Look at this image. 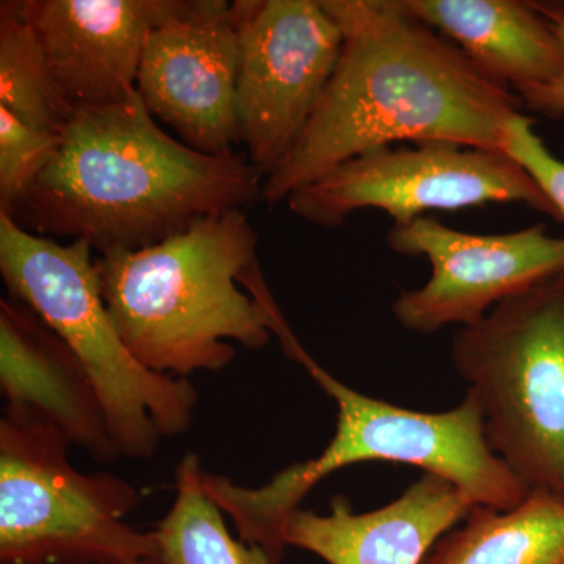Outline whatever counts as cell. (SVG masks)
<instances>
[{
	"label": "cell",
	"instance_id": "cell-1",
	"mask_svg": "<svg viewBox=\"0 0 564 564\" xmlns=\"http://www.w3.org/2000/svg\"><path fill=\"white\" fill-rule=\"evenodd\" d=\"M343 31L339 62L313 118L262 199L293 192L340 163L393 144L445 143L505 151L522 101L397 0H322Z\"/></svg>",
	"mask_w": 564,
	"mask_h": 564
},
{
	"label": "cell",
	"instance_id": "cell-2",
	"mask_svg": "<svg viewBox=\"0 0 564 564\" xmlns=\"http://www.w3.org/2000/svg\"><path fill=\"white\" fill-rule=\"evenodd\" d=\"M263 182L248 158L203 154L174 140L137 95L76 107L13 218L36 236L88 240L99 256L135 251L207 215L250 206Z\"/></svg>",
	"mask_w": 564,
	"mask_h": 564
},
{
	"label": "cell",
	"instance_id": "cell-3",
	"mask_svg": "<svg viewBox=\"0 0 564 564\" xmlns=\"http://www.w3.org/2000/svg\"><path fill=\"white\" fill-rule=\"evenodd\" d=\"M104 302L133 358L155 373L220 372L234 344L261 350L273 336L304 355L278 304L250 292L262 278L258 232L243 209L207 215L152 247L96 258Z\"/></svg>",
	"mask_w": 564,
	"mask_h": 564
},
{
	"label": "cell",
	"instance_id": "cell-4",
	"mask_svg": "<svg viewBox=\"0 0 564 564\" xmlns=\"http://www.w3.org/2000/svg\"><path fill=\"white\" fill-rule=\"evenodd\" d=\"M302 366L337 406L336 432L322 454L285 467L258 488L203 473L204 488L231 518L237 536L262 547L274 564L284 558L285 524L304 497L329 475L355 464L415 466L452 481L478 507L496 510L518 507L532 491L494 454L473 393L452 410L423 413L355 391L311 356Z\"/></svg>",
	"mask_w": 564,
	"mask_h": 564
},
{
	"label": "cell",
	"instance_id": "cell-5",
	"mask_svg": "<svg viewBox=\"0 0 564 564\" xmlns=\"http://www.w3.org/2000/svg\"><path fill=\"white\" fill-rule=\"evenodd\" d=\"M93 252L88 240L58 243L0 214V274L11 300L31 307L90 375L122 458L150 459L162 440L191 429L198 393L188 378L133 358L104 302Z\"/></svg>",
	"mask_w": 564,
	"mask_h": 564
},
{
	"label": "cell",
	"instance_id": "cell-6",
	"mask_svg": "<svg viewBox=\"0 0 564 564\" xmlns=\"http://www.w3.org/2000/svg\"><path fill=\"white\" fill-rule=\"evenodd\" d=\"M452 364L494 454L530 489L564 497V270L459 328Z\"/></svg>",
	"mask_w": 564,
	"mask_h": 564
},
{
	"label": "cell",
	"instance_id": "cell-7",
	"mask_svg": "<svg viewBox=\"0 0 564 564\" xmlns=\"http://www.w3.org/2000/svg\"><path fill=\"white\" fill-rule=\"evenodd\" d=\"M69 445L0 421V562L137 564L159 556L154 533L124 521L139 492L117 475L84 474Z\"/></svg>",
	"mask_w": 564,
	"mask_h": 564
},
{
	"label": "cell",
	"instance_id": "cell-8",
	"mask_svg": "<svg viewBox=\"0 0 564 564\" xmlns=\"http://www.w3.org/2000/svg\"><path fill=\"white\" fill-rule=\"evenodd\" d=\"M289 210L322 228H337L359 210H383L393 225L430 210L524 204L560 221L530 174L500 150L445 141L399 144L340 163L285 199Z\"/></svg>",
	"mask_w": 564,
	"mask_h": 564
},
{
	"label": "cell",
	"instance_id": "cell-9",
	"mask_svg": "<svg viewBox=\"0 0 564 564\" xmlns=\"http://www.w3.org/2000/svg\"><path fill=\"white\" fill-rule=\"evenodd\" d=\"M236 109L248 161L280 169L332 79L344 36L322 0H239Z\"/></svg>",
	"mask_w": 564,
	"mask_h": 564
},
{
	"label": "cell",
	"instance_id": "cell-10",
	"mask_svg": "<svg viewBox=\"0 0 564 564\" xmlns=\"http://www.w3.org/2000/svg\"><path fill=\"white\" fill-rule=\"evenodd\" d=\"M386 245L432 267L425 285L400 293L391 307L395 322L415 334L477 325L497 304L564 270V237L549 236L543 225L475 234L421 217L393 225Z\"/></svg>",
	"mask_w": 564,
	"mask_h": 564
},
{
	"label": "cell",
	"instance_id": "cell-11",
	"mask_svg": "<svg viewBox=\"0 0 564 564\" xmlns=\"http://www.w3.org/2000/svg\"><path fill=\"white\" fill-rule=\"evenodd\" d=\"M239 51L232 3L181 0L144 46L137 76L141 101L193 150L232 154L240 143Z\"/></svg>",
	"mask_w": 564,
	"mask_h": 564
},
{
	"label": "cell",
	"instance_id": "cell-12",
	"mask_svg": "<svg viewBox=\"0 0 564 564\" xmlns=\"http://www.w3.org/2000/svg\"><path fill=\"white\" fill-rule=\"evenodd\" d=\"M2 419L57 437L95 462L122 458L101 397L68 345L31 307L0 300Z\"/></svg>",
	"mask_w": 564,
	"mask_h": 564
},
{
	"label": "cell",
	"instance_id": "cell-13",
	"mask_svg": "<svg viewBox=\"0 0 564 564\" xmlns=\"http://www.w3.org/2000/svg\"><path fill=\"white\" fill-rule=\"evenodd\" d=\"M181 0H28L21 13L39 36L58 91L73 109L135 98L144 46Z\"/></svg>",
	"mask_w": 564,
	"mask_h": 564
},
{
	"label": "cell",
	"instance_id": "cell-14",
	"mask_svg": "<svg viewBox=\"0 0 564 564\" xmlns=\"http://www.w3.org/2000/svg\"><path fill=\"white\" fill-rule=\"evenodd\" d=\"M474 507L452 481L423 474L377 510L356 513L344 496L334 497L328 514L300 508L285 524L284 541L326 564H423Z\"/></svg>",
	"mask_w": 564,
	"mask_h": 564
},
{
	"label": "cell",
	"instance_id": "cell-15",
	"mask_svg": "<svg viewBox=\"0 0 564 564\" xmlns=\"http://www.w3.org/2000/svg\"><path fill=\"white\" fill-rule=\"evenodd\" d=\"M400 9L454 43L481 73L516 91L558 79L564 50L551 21L521 0H397Z\"/></svg>",
	"mask_w": 564,
	"mask_h": 564
},
{
	"label": "cell",
	"instance_id": "cell-16",
	"mask_svg": "<svg viewBox=\"0 0 564 564\" xmlns=\"http://www.w3.org/2000/svg\"><path fill=\"white\" fill-rule=\"evenodd\" d=\"M423 564H564V497L532 489L518 507H474Z\"/></svg>",
	"mask_w": 564,
	"mask_h": 564
},
{
	"label": "cell",
	"instance_id": "cell-17",
	"mask_svg": "<svg viewBox=\"0 0 564 564\" xmlns=\"http://www.w3.org/2000/svg\"><path fill=\"white\" fill-rule=\"evenodd\" d=\"M198 455L187 454L176 469V497L155 525L159 558L166 564H274L262 547L232 536L223 511L203 484Z\"/></svg>",
	"mask_w": 564,
	"mask_h": 564
},
{
	"label": "cell",
	"instance_id": "cell-18",
	"mask_svg": "<svg viewBox=\"0 0 564 564\" xmlns=\"http://www.w3.org/2000/svg\"><path fill=\"white\" fill-rule=\"evenodd\" d=\"M0 107L54 133H62L74 110L52 79L39 36L18 2H2L0 9Z\"/></svg>",
	"mask_w": 564,
	"mask_h": 564
},
{
	"label": "cell",
	"instance_id": "cell-19",
	"mask_svg": "<svg viewBox=\"0 0 564 564\" xmlns=\"http://www.w3.org/2000/svg\"><path fill=\"white\" fill-rule=\"evenodd\" d=\"M62 143V133L41 131L0 107V214L13 217Z\"/></svg>",
	"mask_w": 564,
	"mask_h": 564
},
{
	"label": "cell",
	"instance_id": "cell-20",
	"mask_svg": "<svg viewBox=\"0 0 564 564\" xmlns=\"http://www.w3.org/2000/svg\"><path fill=\"white\" fill-rule=\"evenodd\" d=\"M505 152L514 159L547 196L564 221V162L534 132L532 118L518 113L508 126Z\"/></svg>",
	"mask_w": 564,
	"mask_h": 564
},
{
	"label": "cell",
	"instance_id": "cell-21",
	"mask_svg": "<svg viewBox=\"0 0 564 564\" xmlns=\"http://www.w3.org/2000/svg\"><path fill=\"white\" fill-rule=\"evenodd\" d=\"M536 9L554 25L556 35L564 50V3L534 2ZM524 106L547 117L558 118L564 115V68L558 79L543 87L527 88L518 93Z\"/></svg>",
	"mask_w": 564,
	"mask_h": 564
},
{
	"label": "cell",
	"instance_id": "cell-22",
	"mask_svg": "<svg viewBox=\"0 0 564 564\" xmlns=\"http://www.w3.org/2000/svg\"><path fill=\"white\" fill-rule=\"evenodd\" d=\"M137 564H166V563L163 562V560L159 558V556H155V558L143 560V562H140Z\"/></svg>",
	"mask_w": 564,
	"mask_h": 564
}]
</instances>
